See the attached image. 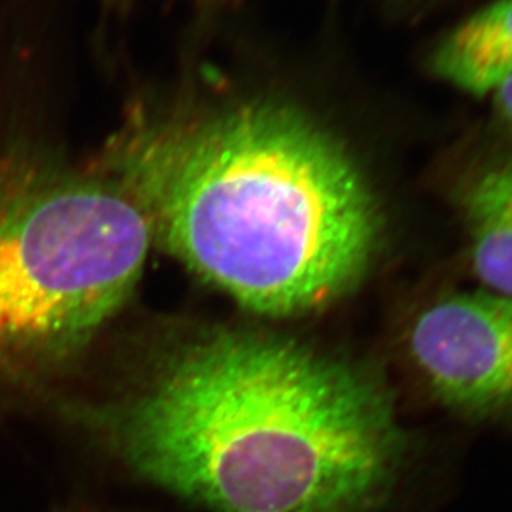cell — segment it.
<instances>
[{
	"mask_svg": "<svg viewBox=\"0 0 512 512\" xmlns=\"http://www.w3.org/2000/svg\"><path fill=\"white\" fill-rule=\"evenodd\" d=\"M110 429L138 476L212 512H381L408 453L375 376L253 331L183 346Z\"/></svg>",
	"mask_w": 512,
	"mask_h": 512,
	"instance_id": "obj_1",
	"label": "cell"
},
{
	"mask_svg": "<svg viewBox=\"0 0 512 512\" xmlns=\"http://www.w3.org/2000/svg\"><path fill=\"white\" fill-rule=\"evenodd\" d=\"M107 165L152 240L256 313L328 305L380 248V205L358 163L293 107L260 100L133 124Z\"/></svg>",
	"mask_w": 512,
	"mask_h": 512,
	"instance_id": "obj_2",
	"label": "cell"
},
{
	"mask_svg": "<svg viewBox=\"0 0 512 512\" xmlns=\"http://www.w3.org/2000/svg\"><path fill=\"white\" fill-rule=\"evenodd\" d=\"M152 233L112 178L0 142V388L37 383L130 298Z\"/></svg>",
	"mask_w": 512,
	"mask_h": 512,
	"instance_id": "obj_3",
	"label": "cell"
},
{
	"mask_svg": "<svg viewBox=\"0 0 512 512\" xmlns=\"http://www.w3.org/2000/svg\"><path fill=\"white\" fill-rule=\"evenodd\" d=\"M414 368L449 408L474 418L512 419V296H444L408 333Z\"/></svg>",
	"mask_w": 512,
	"mask_h": 512,
	"instance_id": "obj_4",
	"label": "cell"
},
{
	"mask_svg": "<svg viewBox=\"0 0 512 512\" xmlns=\"http://www.w3.org/2000/svg\"><path fill=\"white\" fill-rule=\"evenodd\" d=\"M431 70L466 94H494L512 77V0H498L456 27L434 50Z\"/></svg>",
	"mask_w": 512,
	"mask_h": 512,
	"instance_id": "obj_5",
	"label": "cell"
},
{
	"mask_svg": "<svg viewBox=\"0 0 512 512\" xmlns=\"http://www.w3.org/2000/svg\"><path fill=\"white\" fill-rule=\"evenodd\" d=\"M461 208L474 275L496 295L512 296V158L468 183Z\"/></svg>",
	"mask_w": 512,
	"mask_h": 512,
	"instance_id": "obj_6",
	"label": "cell"
},
{
	"mask_svg": "<svg viewBox=\"0 0 512 512\" xmlns=\"http://www.w3.org/2000/svg\"><path fill=\"white\" fill-rule=\"evenodd\" d=\"M494 105L498 110L499 119L512 133V77H509L496 92H494Z\"/></svg>",
	"mask_w": 512,
	"mask_h": 512,
	"instance_id": "obj_7",
	"label": "cell"
}]
</instances>
